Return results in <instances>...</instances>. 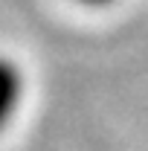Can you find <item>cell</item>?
Wrapping results in <instances>:
<instances>
[{
    "mask_svg": "<svg viewBox=\"0 0 148 151\" xmlns=\"http://www.w3.org/2000/svg\"><path fill=\"white\" fill-rule=\"evenodd\" d=\"M26 93V76L15 58L0 52V131L15 119Z\"/></svg>",
    "mask_w": 148,
    "mask_h": 151,
    "instance_id": "obj_1",
    "label": "cell"
},
{
    "mask_svg": "<svg viewBox=\"0 0 148 151\" xmlns=\"http://www.w3.org/2000/svg\"><path fill=\"white\" fill-rule=\"evenodd\" d=\"M73 3L84 6V9H108V6H113V3H116V0H73Z\"/></svg>",
    "mask_w": 148,
    "mask_h": 151,
    "instance_id": "obj_2",
    "label": "cell"
}]
</instances>
